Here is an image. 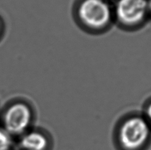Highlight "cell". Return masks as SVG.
<instances>
[{
	"instance_id": "6da1fadb",
	"label": "cell",
	"mask_w": 151,
	"mask_h": 150,
	"mask_svg": "<svg viewBox=\"0 0 151 150\" xmlns=\"http://www.w3.org/2000/svg\"><path fill=\"white\" fill-rule=\"evenodd\" d=\"M35 119L34 106L26 98L10 99L0 108V125L13 138L31 129Z\"/></svg>"
},
{
	"instance_id": "7a4b0ae2",
	"label": "cell",
	"mask_w": 151,
	"mask_h": 150,
	"mask_svg": "<svg viewBox=\"0 0 151 150\" xmlns=\"http://www.w3.org/2000/svg\"><path fill=\"white\" fill-rule=\"evenodd\" d=\"M76 17L82 26L93 32L106 29L114 18L113 9L106 0H81Z\"/></svg>"
},
{
	"instance_id": "3957f363",
	"label": "cell",
	"mask_w": 151,
	"mask_h": 150,
	"mask_svg": "<svg viewBox=\"0 0 151 150\" xmlns=\"http://www.w3.org/2000/svg\"><path fill=\"white\" fill-rule=\"evenodd\" d=\"M150 124L145 117L134 115L123 122L119 130L120 141L124 148L133 150L143 145L149 138Z\"/></svg>"
},
{
	"instance_id": "277c9868",
	"label": "cell",
	"mask_w": 151,
	"mask_h": 150,
	"mask_svg": "<svg viewBox=\"0 0 151 150\" xmlns=\"http://www.w3.org/2000/svg\"><path fill=\"white\" fill-rule=\"evenodd\" d=\"M113 16L123 27H138L149 16L147 0H118L113 9Z\"/></svg>"
},
{
	"instance_id": "5b68a950",
	"label": "cell",
	"mask_w": 151,
	"mask_h": 150,
	"mask_svg": "<svg viewBox=\"0 0 151 150\" xmlns=\"http://www.w3.org/2000/svg\"><path fill=\"white\" fill-rule=\"evenodd\" d=\"M48 140L39 130L30 129L17 138V146L19 150H46Z\"/></svg>"
},
{
	"instance_id": "8992f818",
	"label": "cell",
	"mask_w": 151,
	"mask_h": 150,
	"mask_svg": "<svg viewBox=\"0 0 151 150\" xmlns=\"http://www.w3.org/2000/svg\"><path fill=\"white\" fill-rule=\"evenodd\" d=\"M14 144V138L0 125V150H11Z\"/></svg>"
},
{
	"instance_id": "52a82bcc",
	"label": "cell",
	"mask_w": 151,
	"mask_h": 150,
	"mask_svg": "<svg viewBox=\"0 0 151 150\" xmlns=\"http://www.w3.org/2000/svg\"><path fill=\"white\" fill-rule=\"evenodd\" d=\"M7 31V25L6 23L3 18L2 16L0 15V43L4 39L5 34H6Z\"/></svg>"
},
{
	"instance_id": "ba28073f",
	"label": "cell",
	"mask_w": 151,
	"mask_h": 150,
	"mask_svg": "<svg viewBox=\"0 0 151 150\" xmlns=\"http://www.w3.org/2000/svg\"><path fill=\"white\" fill-rule=\"evenodd\" d=\"M145 119H147L149 124L151 125V101L145 108Z\"/></svg>"
},
{
	"instance_id": "9c48e42d",
	"label": "cell",
	"mask_w": 151,
	"mask_h": 150,
	"mask_svg": "<svg viewBox=\"0 0 151 150\" xmlns=\"http://www.w3.org/2000/svg\"><path fill=\"white\" fill-rule=\"evenodd\" d=\"M147 7H148V14L151 17V0H147Z\"/></svg>"
}]
</instances>
